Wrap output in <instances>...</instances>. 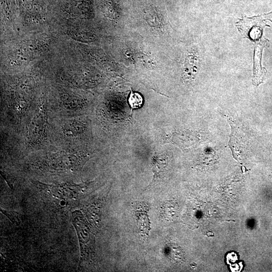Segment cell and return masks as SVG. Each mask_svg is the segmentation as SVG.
Masks as SVG:
<instances>
[{"label": "cell", "mask_w": 272, "mask_h": 272, "mask_svg": "<svg viewBox=\"0 0 272 272\" xmlns=\"http://www.w3.org/2000/svg\"><path fill=\"white\" fill-rule=\"evenodd\" d=\"M143 102V98L140 94L138 93H131L129 98V102L132 109H139L141 108L142 106Z\"/></svg>", "instance_id": "obj_5"}, {"label": "cell", "mask_w": 272, "mask_h": 272, "mask_svg": "<svg viewBox=\"0 0 272 272\" xmlns=\"http://www.w3.org/2000/svg\"><path fill=\"white\" fill-rule=\"evenodd\" d=\"M265 17L266 19L271 20L272 22V12L265 15Z\"/></svg>", "instance_id": "obj_7"}, {"label": "cell", "mask_w": 272, "mask_h": 272, "mask_svg": "<svg viewBox=\"0 0 272 272\" xmlns=\"http://www.w3.org/2000/svg\"><path fill=\"white\" fill-rule=\"evenodd\" d=\"M267 39L261 40L257 45L255 51V67L253 83L255 86H259L262 83L267 73L265 69L261 66V58L263 49L269 45Z\"/></svg>", "instance_id": "obj_1"}, {"label": "cell", "mask_w": 272, "mask_h": 272, "mask_svg": "<svg viewBox=\"0 0 272 272\" xmlns=\"http://www.w3.org/2000/svg\"><path fill=\"white\" fill-rule=\"evenodd\" d=\"M6 215L9 218V219L14 222H18V221H19L18 217L15 216V215H13L12 213L11 212H9V213H8V212H6Z\"/></svg>", "instance_id": "obj_6"}, {"label": "cell", "mask_w": 272, "mask_h": 272, "mask_svg": "<svg viewBox=\"0 0 272 272\" xmlns=\"http://www.w3.org/2000/svg\"><path fill=\"white\" fill-rule=\"evenodd\" d=\"M44 120L40 115H37L33 120L30 126V137L32 139H36L38 138L43 129Z\"/></svg>", "instance_id": "obj_3"}, {"label": "cell", "mask_w": 272, "mask_h": 272, "mask_svg": "<svg viewBox=\"0 0 272 272\" xmlns=\"http://www.w3.org/2000/svg\"><path fill=\"white\" fill-rule=\"evenodd\" d=\"M138 206V208H137L139 211L137 210L136 216L138 218L137 223L139 229L140 230L141 234L148 236L151 229L150 220L147 214L149 212V206L145 205Z\"/></svg>", "instance_id": "obj_2"}, {"label": "cell", "mask_w": 272, "mask_h": 272, "mask_svg": "<svg viewBox=\"0 0 272 272\" xmlns=\"http://www.w3.org/2000/svg\"><path fill=\"white\" fill-rule=\"evenodd\" d=\"M165 162L161 159V161H158V160H154L153 162V170L154 175V178L153 183L160 179V177L164 174L165 171Z\"/></svg>", "instance_id": "obj_4"}]
</instances>
